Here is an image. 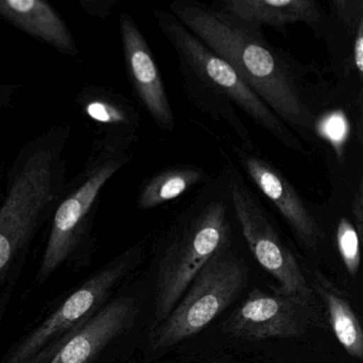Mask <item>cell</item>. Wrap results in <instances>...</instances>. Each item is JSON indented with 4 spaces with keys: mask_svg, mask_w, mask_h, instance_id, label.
I'll return each instance as SVG.
<instances>
[{
    "mask_svg": "<svg viewBox=\"0 0 363 363\" xmlns=\"http://www.w3.org/2000/svg\"><path fill=\"white\" fill-rule=\"evenodd\" d=\"M169 10L284 122L301 130L313 128V116L301 99L292 71L263 39L260 29L197 1H175Z\"/></svg>",
    "mask_w": 363,
    "mask_h": 363,
    "instance_id": "obj_1",
    "label": "cell"
},
{
    "mask_svg": "<svg viewBox=\"0 0 363 363\" xmlns=\"http://www.w3.org/2000/svg\"><path fill=\"white\" fill-rule=\"evenodd\" d=\"M133 142L104 135L97 141L82 171L67 182L52 218L45 250L35 275L38 284L48 281L62 265L88 256L93 243L91 229L99 197L110 179L128 164Z\"/></svg>",
    "mask_w": 363,
    "mask_h": 363,
    "instance_id": "obj_2",
    "label": "cell"
},
{
    "mask_svg": "<svg viewBox=\"0 0 363 363\" xmlns=\"http://www.w3.org/2000/svg\"><path fill=\"white\" fill-rule=\"evenodd\" d=\"M139 242L99 267L35 329L14 344L0 363H48L57 352L116 294L142 262Z\"/></svg>",
    "mask_w": 363,
    "mask_h": 363,
    "instance_id": "obj_3",
    "label": "cell"
},
{
    "mask_svg": "<svg viewBox=\"0 0 363 363\" xmlns=\"http://www.w3.org/2000/svg\"><path fill=\"white\" fill-rule=\"evenodd\" d=\"M231 237L228 208L222 199L195 208L177 223L157 262L152 327L171 313L206 263L220 248L230 245Z\"/></svg>",
    "mask_w": 363,
    "mask_h": 363,
    "instance_id": "obj_4",
    "label": "cell"
},
{
    "mask_svg": "<svg viewBox=\"0 0 363 363\" xmlns=\"http://www.w3.org/2000/svg\"><path fill=\"white\" fill-rule=\"evenodd\" d=\"M248 269L230 245L211 257L171 313L150 328L147 354L159 356L199 333L233 305L247 286Z\"/></svg>",
    "mask_w": 363,
    "mask_h": 363,
    "instance_id": "obj_5",
    "label": "cell"
},
{
    "mask_svg": "<svg viewBox=\"0 0 363 363\" xmlns=\"http://www.w3.org/2000/svg\"><path fill=\"white\" fill-rule=\"evenodd\" d=\"M155 18L161 33L175 50L180 67L190 72L223 101L237 105L282 145L305 154L303 143L293 135L286 123L225 61L216 56L171 13L155 11Z\"/></svg>",
    "mask_w": 363,
    "mask_h": 363,
    "instance_id": "obj_6",
    "label": "cell"
},
{
    "mask_svg": "<svg viewBox=\"0 0 363 363\" xmlns=\"http://www.w3.org/2000/svg\"><path fill=\"white\" fill-rule=\"evenodd\" d=\"M316 320L315 293H269L255 289L223 323L226 335L244 341L301 337Z\"/></svg>",
    "mask_w": 363,
    "mask_h": 363,
    "instance_id": "obj_7",
    "label": "cell"
},
{
    "mask_svg": "<svg viewBox=\"0 0 363 363\" xmlns=\"http://www.w3.org/2000/svg\"><path fill=\"white\" fill-rule=\"evenodd\" d=\"M230 195L246 243L259 264L275 278L278 291L286 294L312 292L296 257L238 174L231 177Z\"/></svg>",
    "mask_w": 363,
    "mask_h": 363,
    "instance_id": "obj_8",
    "label": "cell"
},
{
    "mask_svg": "<svg viewBox=\"0 0 363 363\" xmlns=\"http://www.w3.org/2000/svg\"><path fill=\"white\" fill-rule=\"evenodd\" d=\"M141 301L129 288L116 291L48 363H110L135 330Z\"/></svg>",
    "mask_w": 363,
    "mask_h": 363,
    "instance_id": "obj_9",
    "label": "cell"
},
{
    "mask_svg": "<svg viewBox=\"0 0 363 363\" xmlns=\"http://www.w3.org/2000/svg\"><path fill=\"white\" fill-rule=\"evenodd\" d=\"M120 29L127 75L135 97L159 128L172 133L175 116L152 50L130 14H121Z\"/></svg>",
    "mask_w": 363,
    "mask_h": 363,
    "instance_id": "obj_10",
    "label": "cell"
},
{
    "mask_svg": "<svg viewBox=\"0 0 363 363\" xmlns=\"http://www.w3.org/2000/svg\"><path fill=\"white\" fill-rule=\"evenodd\" d=\"M242 163L259 190L277 208L296 239L313 250L325 239L324 231L289 180L264 159L244 155Z\"/></svg>",
    "mask_w": 363,
    "mask_h": 363,
    "instance_id": "obj_11",
    "label": "cell"
},
{
    "mask_svg": "<svg viewBox=\"0 0 363 363\" xmlns=\"http://www.w3.org/2000/svg\"><path fill=\"white\" fill-rule=\"evenodd\" d=\"M0 18L61 54L79 52L69 27L45 0H0Z\"/></svg>",
    "mask_w": 363,
    "mask_h": 363,
    "instance_id": "obj_12",
    "label": "cell"
},
{
    "mask_svg": "<svg viewBox=\"0 0 363 363\" xmlns=\"http://www.w3.org/2000/svg\"><path fill=\"white\" fill-rule=\"evenodd\" d=\"M220 10L254 28L267 25L282 33L288 24L311 25L320 18L313 0H225Z\"/></svg>",
    "mask_w": 363,
    "mask_h": 363,
    "instance_id": "obj_13",
    "label": "cell"
},
{
    "mask_svg": "<svg viewBox=\"0 0 363 363\" xmlns=\"http://www.w3.org/2000/svg\"><path fill=\"white\" fill-rule=\"evenodd\" d=\"M77 104L82 113L103 129L104 135L137 141L139 112L122 94L103 86H88L80 91Z\"/></svg>",
    "mask_w": 363,
    "mask_h": 363,
    "instance_id": "obj_14",
    "label": "cell"
},
{
    "mask_svg": "<svg viewBox=\"0 0 363 363\" xmlns=\"http://www.w3.org/2000/svg\"><path fill=\"white\" fill-rule=\"evenodd\" d=\"M312 290L324 301L331 328L342 347L352 358L363 360V330L345 294L322 272L314 273Z\"/></svg>",
    "mask_w": 363,
    "mask_h": 363,
    "instance_id": "obj_15",
    "label": "cell"
},
{
    "mask_svg": "<svg viewBox=\"0 0 363 363\" xmlns=\"http://www.w3.org/2000/svg\"><path fill=\"white\" fill-rule=\"evenodd\" d=\"M207 178L203 169L190 165L173 167L152 176L140 191L138 208L150 210L177 199Z\"/></svg>",
    "mask_w": 363,
    "mask_h": 363,
    "instance_id": "obj_16",
    "label": "cell"
},
{
    "mask_svg": "<svg viewBox=\"0 0 363 363\" xmlns=\"http://www.w3.org/2000/svg\"><path fill=\"white\" fill-rule=\"evenodd\" d=\"M360 239L350 220L342 218L337 227V250L348 275L352 278L357 277L360 267Z\"/></svg>",
    "mask_w": 363,
    "mask_h": 363,
    "instance_id": "obj_17",
    "label": "cell"
},
{
    "mask_svg": "<svg viewBox=\"0 0 363 363\" xmlns=\"http://www.w3.org/2000/svg\"><path fill=\"white\" fill-rule=\"evenodd\" d=\"M346 128L347 127H346L345 120L339 114H333L324 123L323 131H324L325 135H327L328 139L330 140L337 152H340L342 144L345 140Z\"/></svg>",
    "mask_w": 363,
    "mask_h": 363,
    "instance_id": "obj_18",
    "label": "cell"
},
{
    "mask_svg": "<svg viewBox=\"0 0 363 363\" xmlns=\"http://www.w3.org/2000/svg\"><path fill=\"white\" fill-rule=\"evenodd\" d=\"M354 63L359 75L363 74V20L361 18L357 25L354 42Z\"/></svg>",
    "mask_w": 363,
    "mask_h": 363,
    "instance_id": "obj_19",
    "label": "cell"
},
{
    "mask_svg": "<svg viewBox=\"0 0 363 363\" xmlns=\"http://www.w3.org/2000/svg\"><path fill=\"white\" fill-rule=\"evenodd\" d=\"M352 214L354 218V228L358 233L359 237H362L363 233V188L362 182L359 184L358 191L352 203Z\"/></svg>",
    "mask_w": 363,
    "mask_h": 363,
    "instance_id": "obj_20",
    "label": "cell"
},
{
    "mask_svg": "<svg viewBox=\"0 0 363 363\" xmlns=\"http://www.w3.org/2000/svg\"><path fill=\"white\" fill-rule=\"evenodd\" d=\"M80 3H82L84 8H96V10H94L91 16H99V18L107 16L111 11L112 7H113V1H110V0H106V1H80Z\"/></svg>",
    "mask_w": 363,
    "mask_h": 363,
    "instance_id": "obj_21",
    "label": "cell"
},
{
    "mask_svg": "<svg viewBox=\"0 0 363 363\" xmlns=\"http://www.w3.org/2000/svg\"><path fill=\"white\" fill-rule=\"evenodd\" d=\"M203 363H233L231 359H213V360L207 361Z\"/></svg>",
    "mask_w": 363,
    "mask_h": 363,
    "instance_id": "obj_22",
    "label": "cell"
},
{
    "mask_svg": "<svg viewBox=\"0 0 363 363\" xmlns=\"http://www.w3.org/2000/svg\"><path fill=\"white\" fill-rule=\"evenodd\" d=\"M4 96H5V90H4V86L0 84V105L3 103Z\"/></svg>",
    "mask_w": 363,
    "mask_h": 363,
    "instance_id": "obj_23",
    "label": "cell"
},
{
    "mask_svg": "<svg viewBox=\"0 0 363 363\" xmlns=\"http://www.w3.org/2000/svg\"><path fill=\"white\" fill-rule=\"evenodd\" d=\"M269 363H271V362H269Z\"/></svg>",
    "mask_w": 363,
    "mask_h": 363,
    "instance_id": "obj_24",
    "label": "cell"
}]
</instances>
